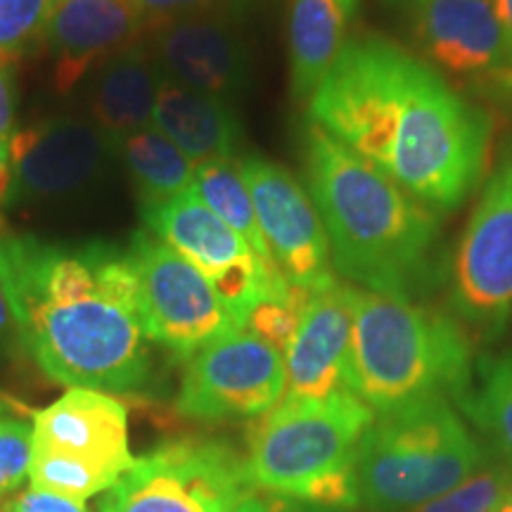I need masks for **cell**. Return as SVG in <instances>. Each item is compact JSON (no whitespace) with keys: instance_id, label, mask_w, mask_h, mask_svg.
Returning a JSON list of instances; mask_svg holds the SVG:
<instances>
[{"instance_id":"obj_1","label":"cell","mask_w":512,"mask_h":512,"mask_svg":"<svg viewBox=\"0 0 512 512\" xmlns=\"http://www.w3.org/2000/svg\"><path fill=\"white\" fill-rule=\"evenodd\" d=\"M309 117L437 214L456 211L486 174L491 114L389 38L347 41Z\"/></svg>"},{"instance_id":"obj_2","label":"cell","mask_w":512,"mask_h":512,"mask_svg":"<svg viewBox=\"0 0 512 512\" xmlns=\"http://www.w3.org/2000/svg\"><path fill=\"white\" fill-rule=\"evenodd\" d=\"M0 280L19 339L50 380L131 394L150 377L138 278L126 249L0 230Z\"/></svg>"},{"instance_id":"obj_3","label":"cell","mask_w":512,"mask_h":512,"mask_svg":"<svg viewBox=\"0 0 512 512\" xmlns=\"http://www.w3.org/2000/svg\"><path fill=\"white\" fill-rule=\"evenodd\" d=\"M304 176L332 264L361 290L413 299L444 278L439 214L309 121Z\"/></svg>"},{"instance_id":"obj_4","label":"cell","mask_w":512,"mask_h":512,"mask_svg":"<svg viewBox=\"0 0 512 512\" xmlns=\"http://www.w3.org/2000/svg\"><path fill=\"white\" fill-rule=\"evenodd\" d=\"M347 387L375 413L432 396L458 399L470 382V339L456 318L406 297L351 285Z\"/></svg>"},{"instance_id":"obj_5","label":"cell","mask_w":512,"mask_h":512,"mask_svg":"<svg viewBox=\"0 0 512 512\" xmlns=\"http://www.w3.org/2000/svg\"><path fill=\"white\" fill-rule=\"evenodd\" d=\"M373 420V408L351 392L323 401L280 399L249 430V484L283 501L356 508V458Z\"/></svg>"},{"instance_id":"obj_6","label":"cell","mask_w":512,"mask_h":512,"mask_svg":"<svg viewBox=\"0 0 512 512\" xmlns=\"http://www.w3.org/2000/svg\"><path fill=\"white\" fill-rule=\"evenodd\" d=\"M479 463L477 441L446 396L375 413L356 458L358 505L413 512L465 482Z\"/></svg>"},{"instance_id":"obj_7","label":"cell","mask_w":512,"mask_h":512,"mask_svg":"<svg viewBox=\"0 0 512 512\" xmlns=\"http://www.w3.org/2000/svg\"><path fill=\"white\" fill-rule=\"evenodd\" d=\"M133 460L128 411L112 394L67 389L34 413L29 479L36 489L86 503L124 477Z\"/></svg>"},{"instance_id":"obj_8","label":"cell","mask_w":512,"mask_h":512,"mask_svg":"<svg viewBox=\"0 0 512 512\" xmlns=\"http://www.w3.org/2000/svg\"><path fill=\"white\" fill-rule=\"evenodd\" d=\"M420 57L463 93L512 112V53L494 0H401Z\"/></svg>"},{"instance_id":"obj_9","label":"cell","mask_w":512,"mask_h":512,"mask_svg":"<svg viewBox=\"0 0 512 512\" xmlns=\"http://www.w3.org/2000/svg\"><path fill=\"white\" fill-rule=\"evenodd\" d=\"M245 460L221 441L176 439L133 460L100 512H228L252 494Z\"/></svg>"},{"instance_id":"obj_10","label":"cell","mask_w":512,"mask_h":512,"mask_svg":"<svg viewBox=\"0 0 512 512\" xmlns=\"http://www.w3.org/2000/svg\"><path fill=\"white\" fill-rule=\"evenodd\" d=\"M448 304L460 320L491 337L512 318V143L460 233L448 273Z\"/></svg>"},{"instance_id":"obj_11","label":"cell","mask_w":512,"mask_h":512,"mask_svg":"<svg viewBox=\"0 0 512 512\" xmlns=\"http://www.w3.org/2000/svg\"><path fill=\"white\" fill-rule=\"evenodd\" d=\"M126 252L136 268L140 320L150 342L190 358L238 328L207 275L157 235L138 230Z\"/></svg>"},{"instance_id":"obj_12","label":"cell","mask_w":512,"mask_h":512,"mask_svg":"<svg viewBox=\"0 0 512 512\" xmlns=\"http://www.w3.org/2000/svg\"><path fill=\"white\" fill-rule=\"evenodd\" d=\"M283 394L285 356L249 330L235 328L188 358L176 411L202 422L261 418Z\"/></svg>"},{"instance_id":"obj_13","label":"cell","mask_w":512,"mask_h":512,"mask_svg":"<svg viewBox=\"0 0 512 512\" xmlns=\"http://www.w3.org/2000/svg\"><path fill=\"white\" fill-rule=\"evenodd\" d=\"M119 147L93 121L50 117L12 136L8 207L53 204L93 190L105 178Z\"/></svg>"},{"instance_id":"obj_14","label":"cell","mask_w":512,"mask_h":512,"mask_svg":"<svg viewBox=\"0 0 512 512\" xmlns=\"http://www.w3.org/2000/svg\"><path fill=\"white\" fill-rule=\"evenodd\" d=\"M240 169L273 261L292 285L309 292L337 283L323 219L292 171L261 155H242Z\"/></svg>"},{"instance_id":"obj_15","label":"cell","mask_w":512,"mask_h":512,"mask_svg":"<svg viewBox=\"0 0 512 512\" xmlns=\"http://www.w3.org/2000/svg\"><path fill=\"white\" fill-rule=\"evenodd\" d=\"M240 17L242 12H214L152 31L150 50L164 79L226 102L245 93L252 60Z\"/></svg>"},{"instance_id":"obj_16","label":"cell","mask_w":512,"mask_h":512,"mask_svg":"<svg viewBox=\"0 0 512 512\" xmlns=\"http://www.w3.org/2000/svg\"><path fill=\"white\" fill-rule=\"evenodd\" d=\"M145 34L136 0H55L46 43L53 55L57 93H69L95 67H102Z\"/></svg>"},{"instance_id":"obj_17","label":"cell","mask_w":512,"mask_h":512,"mask_svg":"<svg viewBox=\"0 0 512 512\" xmlns=\"http://www.w3.org/2000/svg\"><path fill=\"white\" fill-rule=\"evenodd\" d=\"M351 325V285L335 283L311 294L285 354V401H323L349 392Z\"/></svg>"},{"instance_id":"obj_18","label":"cell","mask_w":512,"mask_h":512,"mask_svg":"<svg viewBox=\"0 0 512 512\" xmlns=\"http://www.w3.org/2000/svg\"><path fill=\"white\" fill-rule=\"evenodd\" d=\"M162 69L150 43H133L107 60L95 74L88 112L114 145L152 124V112L162 88Z\"/></svg>"},{"instance_id":"obj_19","label":"cell","mask_w":512,"mask_h":512,"mask_svg":"<svg viewBox=\"0 0 512 512\" xmlns=\"http://www.w3.org/2000/svg\"><path fill=\"white\" fill-rule=\"evenodd\" d=\"M152 126L195 166L240 157L242 124L230 102L197 93L181 83L162 81Z\"/></svg>"},{"instance_id":"obj_20","label":"cell","mask_w":512,"mask_h":512,"mask_svg":"<svg viewBox=\"0 0 512 512\" xmlns=\"http://www.w3.org/2000/svg\"><path fill=\"white\" fill-rule=\"evenodd\" d=\"M140 214L150 233L200 268L209 283L240 261L256 256L252 247L228 228L192 188L157 207L140 209Z\"/></svg>"},{"instance_id":"obj_21","label":"cell","mask_w":512,"mask_h":512,"mask_svg":"<svg viewBox=\"0 0 512 512\" xmlns=\"http://www.w3.org/2000/svg\"><path fill=\"white\" fill-rule=\"evenodd\" d=\"M347 10L339 0H290L287 43L294 100H311L342 55Z\"/></svg>"},{"instance_id":"obj_22","label":"cell","mask_w":512,"mask_h":512,"mask_svg":"<svg viewBox=\"0 0 512 512\" xmlns=\"http://www.w3.org/2000/svg\"><path fill=\"white\" fill-rule=\"evenodd\" d=\"M119 155L136 185L140 209L157 207L192 188L195 164L152 124L121 140Z\"/></svg>"},{"instance_id":"obj_23","label":"cell","mask_w":512,"mask_h":512,"mask_svg":"<svg viewBox=\"0 0 512 512\" xmlns=\"http://www.w3.org/2000/svg\"><path fill=\"white\" fill-rule=\"evenodd\" d=\"M192 190L228 228H233L252 247L259 259L273 261L264 233L259 228V219H256L252 195H249L245 176H242L240 157L197 164Z\"/></svg>"},{"instance_id":"obj_24","label":"cell","mask_w":512,"mask_h":512,"mask_svg":"<svg viewBox=\"0 0 512 512\" xmlns=\"http://www.w3.org/2000/svg\"><path fill=\"white\" fill-rule=\"evenodd\" d=\"M456 401L467 418L512 458V351L477 358L470 382Z\"/></svg>"},{"instance_id":"obj_25","label":"cell","mask_w":512,"mask_h":512,"mask_svg":"<svg viewBox=\"0 0 512 512\" xmlns=\"http://www.w3.org/2000/svg\"><path fill=\"white\" fill-rule=\"evenodd\" d=\"M311 294L313 292L304 290V287H297L290 280H283L264 299H259L252 306V311L242 320V328L259 339H264L266 344H271L275 351H280L285 356L294 335H297V328L302 323Z\"/></svg>"},{"instance_id":"obj_26","label":"cell","mask_w":512,"mask_h":512,"mask_svg":"<svg viewBox=\"0 0 512 512\" xmlns=\"http://www.w3.org/2000/svg\"><path fill=\"white\" fill-rule=\"evenodd\" d=\"M55 0H0V62L15 64L46 43Z\"/></svg>"},{"instance_id":"obj_27","label":"cell","mask_w":512,"mask_h":512,"mask_svg":"<svg viewBox=\"0 0 512 512\" xmlns=\"http://www.w3.org/2000/svg\"><path fill=\"white\" fill-rule=\"evenodd\" d=\"M512 501V472L486 467L413 512H498Z\"/></svg>"},{"instance_id":"obj_28","label":"cell","mask_w":512,"mask_h":512,"mask_svg":"<svg viewBox=\"0 0 512 512\" xmlns=\"http://www.w3.org/2000/svg\"><path fill=\"white\" fill-rule=\"evenodd\" d=\"M31 427L15 418H0V498L29 477Z\"/></svg>"},{"instance_id":"obj_29","label":"cell","mask_w":512,"mask_h":512,"mask_svg":"<svg viewBox=\"0 0 512 512\" xmlns=\"http://www.w3.org/2000/svg\"><path fill=\"white\" fill-rule=\"evenodd\" d=\"M143 12L145 34L176 22V19L214 15V12H245L247 0H136Z\"/></svg>"},{"instance_id":"obj_30","label":"cell","mask_w":512,"mask_h":512,"mask_svg":"<svg viewBox=\"0 0 512 512\" xmlns=\"http://www.w3.org/2000/svg\"><path fill=\"white\" fill-rule=\"evenodd\" d=\"M0 512H88V508L86 503L74 501V498H64L29 486L22 494L12 496Z\"/></svg>"},{"instance_id":"obj_31","label":"cell","mask_w":512,"mask_h":512,"mask_svg":"<svg viewBox=\"0 0 512 512\" xmlns=\"http://www.w3.org/2000/svg\"><path fill=\"white\" fill-rule=\"evenodd\" d=\"M15 136V74L12 64L0 62V159H10V143Z\"/></svg>"},{"instance_id":"obj_32","label":"cell","mask_w":512,"mask_h":512,"mask_svg":"<svg viewBox=\"0 0 512 512\" xmlns=\"http://www.w3.org/2000/svg\"><path fill=\"white\" fill-rule=\"evenodd\" d=\"M15 339H19L17 318H15V311H12L8 292H5L3 287V280H0V347L15 342ZM19 342H22V339H19Z\"/></svg>"},{"instance_id":"obj_33","label":"cell","mask_w":512,"mask_h":512,"mask_svg":"<svg viewBox=\"0 0 512 512\" xmlns=\"http://www.w3.org/2000/svg\"><path fill=\"white\" fill-rule=\"evenodd\" d=\"M494 5H496L498 19H501L505 43H508V48L512 53V0H494Z\"/></svg>"},{"instance_id":"obj_34","label":"cell","mask_w":512,"mask_h":512,"mask_svg":"<svg viewBox=\"0 0 512 512\" xmlns=\"http://www.w3.org/2000/svg\"><path fill=\"white\" fill-rule=\"evenodd\" d=\"M228 512H273V503L264 501V498H259L254 494H249L242 498L240 503H235Z\"/></svg>"},{"instance_id":"obj_35","label":"cell","mask_w":512,"mask_h":512,"mask_svg":"<svg viewBox=\"0 0 512 512\" xmlns=\"http://www.w3.org/2000/svg\"><path fill=\"white\" fill-rule=\"evenodd\" d=\"M273 512H344L337 508H320V505H306L294 501H273Z\"/></svg>"},{"instance_id":"obj_36","label":"cell","mask_w":512,"mask_h":512,"mask_svg":"<svg viewBox=\"0 0 512 512\" xmlns=\"http://www.w3.org/2000/svg\"><path fill=\"white\" fill-rule=\"evenodd\" d=\"M10 185H12V169H10V162H5V159H0V207H3V204L8 202Z\"/></svg>"},{"instance_id":"obj_37","label":"cell","mask_w":512,"mask_h":512,"mask_svg":"<svg viewBox=\"0 0 512 512\" xmlns=\"http://www.w3.org/2000/svg\"><path fill=\"white\" fill-rule=\"evenodd\" d=\"M339 3H342V8L347 10V15L351 17L356 12V8H358V0H339Z\"/></svg>"},{"instance_id":"obj_38","label":"cell","mask_w":512,"mask_h":512,"mask_svg":"<svg viewBox=\"0 0 512 512\" xmlns=\"http://www.w3.org/2000/svg\"><path fill=\"white\" fill-rule=\"evenodd\" d=\"M498 512H512V501H508V503H505V505H503V508H501V510H498Z\"/></svg>"},{"instance_id":"obj_39","label":"cell","mask_w":512,"mask_h":512,"mask_svg":"<svg viewBox=\"0 0 512 512\" xmlns=\"http://www.w3.org/2000/svg\"><path fill=\"white\" fill-rule=\"evenodd\" d=\"M3 408H5V403H3V399H0V413H3Z\"/></svg>"}]
</instances>
